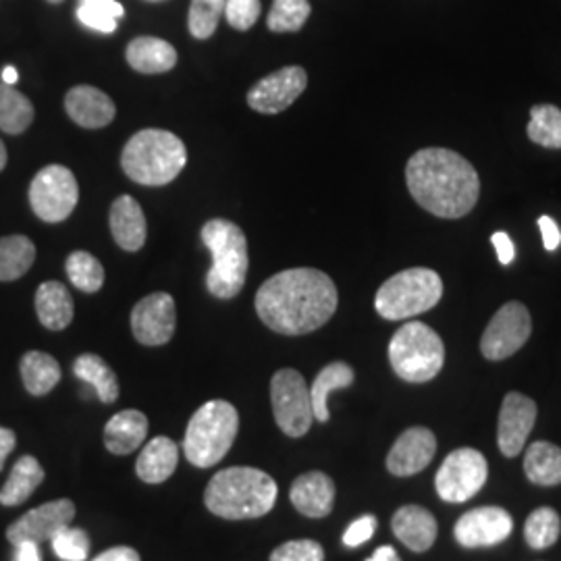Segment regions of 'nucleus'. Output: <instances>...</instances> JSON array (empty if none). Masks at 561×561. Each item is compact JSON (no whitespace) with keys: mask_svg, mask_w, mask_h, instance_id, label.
Masks as SVG:
<instances>
[{"mask_svg":"<svg viewBox=\"0 0 561 561\" xmlns=\"http://www.w3.org/2000/svg\"><path fill=\"white\" fill-rule=\"evenodd\" d=\"M261 321L279 335H308L333 319L340 296L333 279L317 268H289L262 283L256 294Z\"/></svg>","mask_w":561,"mask_h":561,"instance_id":"1","label":"nucleus"},{"mask_svg":"<svg viewBox=\"0 0 561 561\" xmlns=\"http://www.w3.org/2000/svg\"><path fill=\"white\" fill-rule=\"evenodd\" d=\"M412 198L439 219H461L481 196V180L472 162L447 148L419 150L405 167Z\"/></svg>","mask_w":561,"mask_h":561,"instance_id":"2","label":"nucleus"},{"mask_svg":"<svg viewBox=\"0 0 561 561\" xmlns=\"http://www.w3.org/2000/svg\"><path fill=\"white\" fill-rule=\"evenodd\" d=\"M277 495L279 486L271 474L250 466H231L210 479L204 503L225 520H254L275 507Z\"/></svg>","mask_w":561,"mask_h":561,"instance_id":"3","label":"nucleus"},{"mask_svg":"<svg viewBox=\"0 0 561 561\" xmlns=\"http://www.w3.org/2000/svg\"><path fill=\"white\" fill-rule=\"evenodd\" d=\"M187 162L185 144L167 129H141L125 144L121 167L140 185L161 187L175 180Z\"/></svg>","mask_w":561,"mask_h":561,"instance_id":"4","label":"nucleus"},{"mask_svg":"<svg viewBox=\"0 0 561 561\" xmlns=\"http://www.w3.org/2000/svg\"><path fill=\"white\" fill-rule=\"evenodd\" d=\"M202 241L213 254V266L206 275L208 291L219 300H231L240 294L248 275V241L236 222L213 219L202 227Z\"/></svg>","mask_w":561,"mask_h":561,"instance_id":"5","label":"nucleus"},{"mask_svg":"<svg viewBox=\"0 0 561 561\" xmlns=\"http://www.w3.org/2000/svg\"><path fill=\"white\" fill-rule=\"evenodd\" d=\"M238 431L240 414L229 401H206L187 424L183 454L198 468L217 466L229 454Z\"/></svg>","mask_w":561,"mask_h":561,"instance_id":"6","label":"nucleus"},{"mask_svg":"<svg viewBox=\"0 0 561 561\" xmlns=\"http://www.w3.org/2000/svg\"><path fill=\"white\" fill-rule=\"evenodd\" d=\"M442 298V277L433 268L414 266L382 283L375 298V308L385 321H405L428 312Z\"/></svg>","mask_w":561,"mask_h":561,"instance_id":"7","label":"nucleus"},{"mask_svg":"<svg viewBox=\"0 0 561 561\" xmlns=\"http://www.w3.org/2000/svg\"><path fill=\"white\" fill-rule=\"evenodd\" d=\"M389 362L401 381H433L445 364V345L428 324L408 322L389 341Z\"/></svg>","mask_w":561,"mask_h":561,"instance_id":"8","label":"nucleus"},{"mask_svg":"<svg viewBox=\"0 0 561 561\" xmlns=\"http://www.w3.org/2000/svg\"><path fill=\"white\" fill-rule=\"evenodd\" d=\"M271 403L275 422L287 437L300 439L310 431L314 421L310 389L298 370L283 368L273 375Z\"/></svg>","mask_w":561,"mask_h":561,"instance_id":"9","label":"nucleus"},{"mask_svg":"<svg viewBox=\"0 0 561 561\" xmlns=\"http://www.w3.org/2000/svg\"><path fill=\"white\" fill-rule=\"evenodd\" d=\"M80 201L76 175L62 164H48L36 173L30 185V204L44 222H62L71 217Z\"/></svg>","mask_w":561,"mask_h":561,"instance_id":"10","label":"nucleus"},{"mask_svg":"<svg viewBox=\"0 0 561 561\" xmlns=\"http://www.w3.org/2000/svg\"><path fill=\"white\" fill-rule=\"evenodd\" d=\"M489 463L479 449L461 447L451 451L435 477L443 502L463 503L472 500L486 482Z\"/></svg>","mask_w":561,"mask_h":561,"instance_id":"11","label":"nucleus"},{"mask_svg":"<svg viewBox=\"0 0 561 561\" xmlns=\"http://www.w3.org/2000/svg\"><path fill=\"white\" fill-rule=\"evenodd\" d=\"M533 335V319L522 301H507L482 333L481 352L486 360L502 362L520 352Z\"/></svg>","mask_w":561,"mask_h":561,"instance_id":"12","label":"nucleus"},{"mask_svg":"<svg viewBox=\"0 0 561 561\" xmlns=\"http://www.w3.org/2000/svg\"><path fill=\"white\" fill-rule=\"evenodd\" d=\"M175 327H178L175 300L164 291H157L141 298L131 310V331L141 345L159 347L169 343L175 335Z\"/></svg>","mask_w":561,"mask_h":561,"instance_id":"13","label":"nucleus"},{"mask_svg":"<svg viewBox=\"0 0 561 561\" xmlns=\"http://www.w3.org/2000/svg\"><path fill=\"white\" fill-rule=\"evenodd\" d=\"M76 512H78L76 503L71 500L44 503L41 507H34L27 514H23L7 528V541L11 545H20V542L42 545V542L53 541L57 533L73 522Z\"/></svg>","mask_w":561,"mask_h":561,"instance_id":"14","label":"nucleus"},{"mask_svg":"<svg viewBox=\"0 0 561 561\" xmlns=\"http://www.w3.org/2000/svg\"><path fill=\"white\" fill-rule=\"evenodd\" d=\"M308 85V73L294 65L262 78L250 92L248 104L262 115H277L298 101Z\"/></svg>","mask_w":561,"mask_h":561,"instance_id":"15","label":"nucleus"},{"mask_svg":"<svg viewBox=\"0 0 561 561\" xmlns=\"http://www.w3.org/2000/svg\"><path fill=\"white\" fill-rule=\"evenodd\" d=\"M537 422V403L518 391H510L503 398L500 422H497V443L505 458L520 456Z\"/></svg>","mask_w":561,"mask_h":561,"instance_id":"16","label":"nucleus"},{"mask_svg":"<svg viewBox=\"0 0 561 561\" xmlns=\"http://www.w3.org/2000/svg\"><path fill=\"white\" fill-rule=\"evenodd\" d=\"M514 533V518L503 507H477L456 522L454 535L461 547H493Z\"/></svg>","mask_w":561,"mask_h":561,"instance_id":"17","label":"nucleus"},{"mask_svg":"<svg viewBox=\"0 0 561 561\" xmlns=\"http://www.w3.org/2000/svg\"><path fill=\"white\" fill-rule=\"evenodd\" d=\"M437 454V437L424 426L403 431L387 456V470L393 477H414L422 472Z\"/></svg>","mask_w":561,"mask_h":561,"instance_id":"18","label":"nucleus"},{"mask_svg":"<svg viewBox=\"0 0 561 561\" xmlns=\"http://www.w3.org/2000/svg\"><path fill=\"white\" fill-rule=\"evenodd\" d=\"M65 111L69 119L85 129H102L111 125L117 115L115 102L108 99V94L92 85L71 88L65 96Z\"/></svg>","mask_w":561,"mask_h":561,"instance_id":"19","label":"nucleus"},{"mask_svg":"<svg viewBox=\"0 0 561 561\" xmlns=\"http://www.w3.org/2000/svg\"><path fill=\"white\" fill-rule=\"evenodd\" d=\"M289 500L301 516L324 518L333 512L335 482L324 472H306L291 484Z\"/></svg>","mask_w":561,"mask_h":561,"instance_id":"20","label":"nucleus"},{"mask_svg":"<svg viewBox=\"0 0 561 561\" xmlns=\"http://www.w3.org/2000/svg\"><path fill=\"white\" fill-rule=\"evenodd\" d=\"M391 528H393L396 537L414 553L428 551L439 535V526H437L435 516L421 505L400 507L391 520Z\"/></svg>","mask_w":561,"mask_h":561,"instance_id":"21","label":"nucleus"},{"mask_svg":"<svg viewBox=\"0 0 561 561\" xmlns=\"http://www.w3.org/2000/svg\"><path fill=\"white\" fill-rule=\"evenodd\" d=\"M148 437V419L140 410H123L104 426V447L113 456H129Z\"/></svg>","mask_w":561,"mask_h":561,"instance_id":"22","label":"nucleus"},{"mask_svg":"<svg viewBox=\"0 0 561 561\" xmlns=\"http://www.w3.org/2000/svg\"><path fill=\"white\" fill-rule=\"evenodd\" d=\"M111 231L125 252H138L146 243V217L131 196H121L111 206Z\"/></svg>","mask_w":561,"mask_h":561,"instance_id":"23","label":"nucleus"},{"mask_svg":"<svg viewBox=\"0 0 561 561\" xmlns=\"http://www.w3.org/2000/svg\"><path fill=\"white\" fill-rule=\"evenodd\" d=\"M125 59L134 71L157 76V73L171 71L178 65V50L162 38L141 36L129 42L125 50Z\"/></svg>","mask_w":561,"mask_h":561,"instance_id":"24","label":"nucleus"},{"mask_svg":"<svg viewBox=\"0 0 561 561\" xmlns=\"http://www.w3.org/2000/svg\"><path fill=\"white\" fill-rule=\"evenodd\" d=\"M180 463V445L169 437H157L144 445L136 461V474L148 484H161L173 477Z\"/></svg>","mask_w":561,"mask_h":561,"instance_id":"25","label":"nucleus"},{"mask_svg":"<svg viewBox=\"0 0 561 561\" xmlns=\"http://www.w3.org/2000/svg\"><path fill=\"white\" fill-rule=\"evenodd\" d=\"M36 314H38V321L48 331H62L71 324L76 308H73L71 294L62 283L59 280L42 283L36 291Z\"/></svg>","mask_w":561,"mask_h":561,"instance_id":"26","label":"nucleus"},{"mask_svg":"<svg viewBox=\"0 0 561 561\" xmlns=\"http://www.w3.org/2000/svg\"><path fill=\"white\" fill-rule=\"evenodd\" d=\"M44 477L46 474H44L41 461L36 460L34 456H23L15 461L9 479L0 489V505L15 507V505L27 502L34 495V491L44 482Z\"/></svg>","mask_w":561,"mask_h":561,"instance_id":"27","label":"nucleus"},{"mask_svg":"<svg viewBox=\"0 0 561 561\" xmlns=\"http://www.w3.org/2000/svg\"><path fill=\"white\" fill-rule=\"evenodd\" d=\"M356 379V373L350 364L345 362H331L329 366H324L321 373L317 375V379L310 387V401H312V414L314 421L329 422V396L337 389H347Z\"/></svg>","mask_w":561,"mask_h":561,"instance_id":"28","label":"nucleus"},{"mask_svg":"<svg viewBox=\"0 0 561 561\" xmlns=\"http://www.w3.org/2000/svg\"><path fill=\"white\" fill-rule=\"evenodd\" d=\"M524 474L526 479L539 486H558L561 484V449L547 442L528 445L524 456Z\"/></svg>","mask_w":561,"mask_h":561,"instance_id":"29","label":"nucleus"},{"mask_svg":"<svg viewBox=\"0 0 561 561\" xmlns=\"http://www.w3.org/2000/svg\"><path fill=\"white\" fill-rule=\"evenodd\" d=\"M21 379L30 396H48L60 382L59 362L46 352H27L20 364Z\"/></svg>","mask_w":561,"mask_h":561,"instance_id":"30","label":"nucleus"},{"mask_svg":"<svg viewBox=\"0 0 561 561\" xmlns=\"http://www.w3.org/2000/svg\"><path fill=\"white\" fill-rule=\"evenodd\" d=\"M76 377L90 385L102 403H115L119 400V381L115 370L102 360L96 354H81L78 360L73 362Z\"/></svg>","mask_w":561,"mask_h":561,"instance_id":"31","label":"nucleus"},{"mask_svg":"<svg viewBox=\"0 0 561 561\" xmlns=\"http://www.w3.org/2000/svg\"><path fill=\"white\" fill-rule=\"evenodd\" d=\"M36 261V245L25 236L0 238V280H18Z\"/></svg>","mask_w":561,"mask_h":561,"instance_id":"32","label":"nucleus"},{"mask_svg":"<svg viewBox=\"0 0 561 561\" xmlns=\"http://www.w3.org/2000/svg\"><path fill=\"white\" fill-rule=\"evenodd\" d=\"M34 121V104L13 85L0 83V129L20 136Z\"/></svg>","mask_w":561,"mask_h":561,"instance_id":"33","label":"nucleus"},{"mask_svg":"<svg viewBox=\"0 0 561 561\" xmlns=\"http://www.w3.org/2000/svg\"><path fill=\"white\" fill-rule=\"evenodd\" d=\"M530 141L537 146L560 150L561 148V111L556 104H537L530 111V121L526 127Z\"/></svg>","mask_w":561,"mask_h":561,"instance_id":"34","label":"nucleus"},{"mask_svg":"<svg viewBox=\"0 0 561 561\" xmlns=\"http://www.w3.org/2000/svg\"><path fill=\"white\" fill-rule=\"evenodd\" d=\"M560 535L561 518L553 507L535 510L524 524V539L537 551L553 547L560 539Z\"/></svg>","mask_w":561,"mask_h":561,"instance_id":"35","label":"nucleus"},{"mask_svg":"<svg viewBox=\"0 0 561 561\" xmlns=\"http://www.w3.org/2000/svg\"><path fill=\"white\" fill-rule=\"evenodd\" d=\"M67 277L83 294H96L104 285V266L90 252H73L65 262Z\"/></svg>","mask_w":561,"mask_h":561,"instance_id":"36","label":"nucleus"},{"mask_svg":"<svg viewBox=\"0 0 561 561\" xmlns=\"http://www.w3.org/2000/svg\"><path fill=\"white\" fill-rule=\"evenodd\" d=\"M125 15L117 0H80L78 2V20L81 25L101 32L113 34L117 30V21Z\"/></svg>","mask_w":561,"mask_h":561,"instance_id":"37","label":"nucleus"},{"mask_svg":"<svg viewBox=\"0 0 561 561\" xmlns=\"http://www.w3.org/2000/svg\"><path fill=\"white\" fill-rule=\"evenodd\" d=\"M312 13L308 0H273L266 25L275 34L300 32Z\"/></svg>","mask_w":561,"mask_h":561,"instance_id":"38","label":"nucleus"},{"mask_svg":"<svg viewBox=\"0 0 561 561\" xmlns=\"http://www.w3.org/2000/svg\"><path fill=\"white\" fill-rule=\"evenodd\" d=\"M225 13V0H192L187 27L196 41H208L221 21Z\"/></svg>","mask_w":561,"mask_h":561,"instance_id":"39","label":"nucleus"},{"mask_svg":"<svg viewBox=\"0 0 561 561\" xmlns=\"http://www.w3.org/2000/svg\"><path fill=\"white\" fill-rule=\"evenodd\" d=\"M53 551L62 561H85L90 556V537L85 530L65 526L53 539Z\"/></svg>","mask_w":561,"mask_h":561,"instance_id":"40","label":"nucleus"},{"mask_svg":"<svg viewBox=\"0 0 561 561\" xmlns=\"http://www.w3.org/2000/svg\"><path fill=\"white\" fill-rule=\"evenodd\" d=\"M225 18L233 30L248 32L261 18V0H225Z\"/></svg>","mask_w":561,"mask_h":561,"instance_id":"41","label":"nucleus"},{"mask_svg":"<svg viewBox=\"0 0 561 561\" xmlns=\"http://www.w3.org/2000/svg\"><path fill=\"white\" fill-rule=\"evenodd\" d=\"M271 561H324V549L310 539L287 541L271 553Z\"/></svg>","mask_w":561,"mask_h":561,"instance_id":"42","label":"nucleus"},{"mask_svg":"<svg viewBox=\"0 0 561 561\" xmlns=\"http://www.w3.org/2000/svg\"><path fill=\"white\" fill-rule=\"evenodd\" d=\"M377 526H379V522L375 516H362L356 522H352L350 526H347V530H345V535H343V545H347V547H360L366 541H370L373 539V535L377 533Z\"/></svg>","mask_w":561,"mask_h":561,"instance_id":"43","label":"nucleus"},{"mask_svg":"<svg viewBox=\"0 0 561 561\" xmlns=\"http://www.w3.org/2000/svg\"><path fill=\"white\" fill-rule=\"evenodd\" d=\"M539 227H541L545 250L556 252L561 243V231L560 227H558V222L553 221L551 217H541V219H539Z\"/></svg>","mask_w":561,"mask_h":561,"instance_id":"44","label":"nucleus"},{"mask_svg":"<svg viewBox=\"0 0 561 561\" xmlns=\"http://www.w3.org/2000/svg\"><path fill=\"white\" fill-rule=\"evenodd\" d=\"M493 245H495V250H497V256H500V262L502 264H512L514 261V256H516V250H514V241L512 238L505 233V231H497V233H493Z\"/></svg>","mask_w":561,"mask_h":561,"instance_id":"45","label":"nucleus"},{"mask_svg":"<svg viewBox=\"0 0 561 561\" xmlns=\"http://www.w3.org/2000/svg\"><path fill=\"white\" fill-rule=\"evenodd\" d=\"M92 561H141L140 553L131 547H113Z\"/></svg>","mask_w":561,"mask_h":561,"instance_id":"46","label":"nucleus"},{"mask_svg":"<svg viewBox=\"0 0 561 561\" xmlns=\"http://www.w3.org/2000/svg\"><path fill=\"white\" fill-rule=\"evenodd\" d=\"M15 445H18L15 433H13L11 428H7V426H0V472H2V468H4L7 458L13 454Z\"/></svg>","mask_w":561,"mask_h":561,"instance_id":"47","label":"nucleus"},{"mask_svg":"<svg viewBox=\"0 0 561 561\" xmlns=\"http://www.w3.org/2000/svg\"><path fill=\"white\" fill-rule=\"evenodd\" d=\"M15 561H42L41 547L36 542L15 545Z\"/></svg>","mask_w":561,"mask_h":561,"instance_id":"48","label":"nucleus"},{"mask_svg":"<svg viewBox=\"0 0 561 561\" xmlns=\"http://www.w3.org/2000/svg\"><path fill=\"white\" fill-rule=\"evenodd\" d=\"M366 561H400V556H398V551H396L393 547L382 545V547H379V549L375 551V556L368 558Z\"/></svg>","mask_w":561,"mask_h":561,"instance_id":"49","label":"nucleus"},{"mask_svg":"<svg viewBox=\"0 0 561 561\" xmlns=\"http://www.w3.org/2000/svg\"><path fill=\"white\" fill-rule=\"evenodd\" d=\"M18 69L15 67H4V71H2V83H7V85H15L18 83Z\"/></svg>","mask_w":561,"mask_h":561,"instance_id":"50","label":"nucleus"},{"mask_svg":"<svg viewBox=\"0 0 561 561\" xmlns=\"http://www.w3.org/2000/svg\"><path fill=\"white\" fill-rule=\"evenodd\" d=\"M7 148H4V144H2V140H0V171L7 167Z\"/></svg>","mask_w":561,"mask_h":561,"instance_id":"51","label":"nucleus"},{"mask_svg":"<svg viewBox=\"0 0 561 561\" xmlns=\"http://www.w3.org/2000/svg\"><path fill=\"white\" fill-rule=\"evenodd\" d=\"M46 2H50V4H59L62 0H46Z\"/></svg>","mask_w":561,"mask_h":561,"instance_id":"52","label":"nucleus"}]
</instances>
